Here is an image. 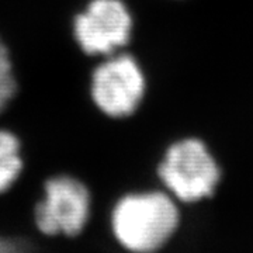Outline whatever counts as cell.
Masks as SVG:
<instances>
[{"mask_svg": "<svg viewBox=\"0 0 253 253\" xmlns=\"http://www.w3.org/2000/svg\"><path fill=\"white\" fill-rule=\"evenodd\" d=\"M180 222L174 200L162 191L129 193L113 207L110 225L118 244L129 252L159 251Z\"/></svg>", "mask_w": 253, "mask_h": 253, "instance_id": "obj_1", "label": "cell"}, {"mask_svg": "<svg viewBox=\"0 0 253 253\" xmlns=\"http://www.w3.org/2000/svg\"><path fill=\"white\" fill-rule=\"evenodd\" d=\"M24 165L21 139L16 132L0 128V196L17 183Z\"/></svg>", "mask_w": 253, "mask_h": 253, "instance_id": "obj_6", "label": "cell"}, {"mask_svg": "<svg viewBox=\"0 0 253 253\" xmlns=\"http://www.w3.org/2000/svg\"><path fill=\"white\" fill-rule=\"evenodd\" d=\"M91 194L87 186L72 174H56L42 184V197L33 210V222L48 238H76L90 219Z\"/></svg>", "mask_w": 253, "mask_h": 253, "instance_id": "obj_2", "label": "cell"}, {"mask_svg": "<svg viewBox=\"0 0 253 253\" xmlns=\"http://www.w3.org/2000/svg\"><path fill=\"white\" fill-rule=\"evenodd\" d=\"M158 174L176 200L189 204L211 197L221 179L214 156L196 138L173 144L159 165Z\"/></svg>", "mask_w": 253, "mask_h": 253, "instance_id": "obj_3", "label": "cell"}, {"mask_svg": "<svg viewBox=\"0 0 253 253\" xmlns=\"http://www.w3.org/2000/svg\"><path fill=\"white\" fill-rule=\"evenodd\" d=\"M134 21L123 0H90L75 14L72 33L84 55L110 56L131 41Z\"/></svg>", "mask_w": 253, "mask_h": 253, "instance_id": "obj_5", "label": "cell"}, {"mask_svg": "<svg viewBox=\"0 0 253 253\" xmlns=\"http://www.w3.org/2000/svg\"><path fill=\"white\" fill-rule=\"evenodd\" d=\"M30 245L23 238L0 235V253L26 252Z\"/></svg>", "mask_w": 253, "mask_h": 253, "instance_id": "obj_8", "label": "cell"}, {"mask_svg": "<svg viewBox=\"0 0 253 253\" xmlns=\"http://www.w3.org/2000/svg\"><path fill=\"white\" fill-rule=\"evenodd\" d=\"M146 81L132 55H110L90 75L89 93L100 113L110 118L132 116L145 96Z\"/></svg>", "mask_w": 253, "mask_h": 253, "instance_id": "obj_4", "label": "cell"}, {"mask_svg": "<svg viewBox=\"0 0 253 253\" xmlns=\"http://www.w3.org/2000/svg\"><path fill=\"white\" fill-rule=\"evenodd\" d=\"M18 82L14 72L13 58L9 46L0 37V114L4 113L10 103L16 99Z\"/></svg>", "mask_w": 253, "mask_h": 253, "instance_id": "obj_7", "label": "cell"}]
</instances>
